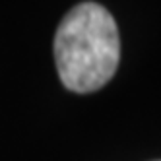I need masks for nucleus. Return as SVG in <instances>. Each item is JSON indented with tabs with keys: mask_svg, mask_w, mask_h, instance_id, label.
<instances>
[{
	"mask_svg": "<svg viewBox=\"0 0 161 161\" xmlns=\"http://www.w3.org/2000/svg\"><path fill=\"white\" fill-rule=\"evenodd\" d=\"M54 62L60 82L74 93H91L109 84L120 62L117 21L97 2H80L54 33Z\"/></svg>",
	"mask_w": 161,
	"mask_h": 161,
	"instance_id": "obj_1",
	"label": "nucleus"
}]
</instances>
